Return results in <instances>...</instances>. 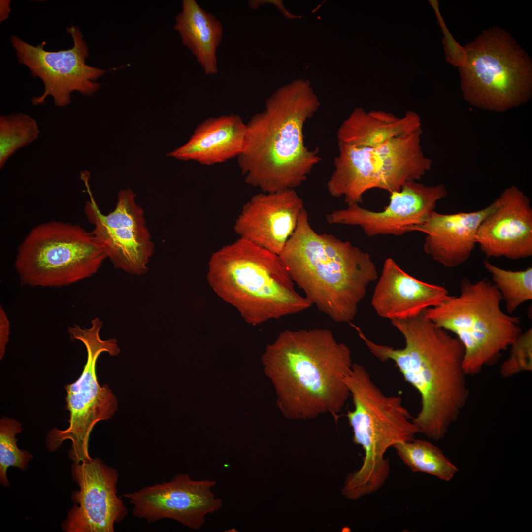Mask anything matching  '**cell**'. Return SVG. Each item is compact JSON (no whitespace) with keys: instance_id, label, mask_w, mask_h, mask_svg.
<instances>
[{"instance_id":"cell-1","label":"cell","mask_w":532,"mask_h":532,"mask_svg":"<svg viewBox=\"0 0 532 532\" xmlns=\"http://www.w3.org/2000/svg\"><path fill=\"white\" fill-rule=\"evenodd\" d=\"M405 340L402 348L378 344L354 325L360 338L382 362L392 360L404 379L418 392L421 408L412 419L418 432L428 438H443L468 399L463 367L464 348L448 331L425 317L391 321Z\"/></svg>"},{"instance_id":"cell-2","label":"cell","mask_w":532,"mask_h":532,"mask_svg":"<svg viewBox=\"0 0 532 532\" xmlns=\"http://www.w3.org/2000/svg\"><path fill=\"white\" fill-rule=\"evenodd\" d=\"M262 362L285 417L338 418L350 396L345 380L353 363L348 346L331 330H284L266 346Z\"/></svg>"},{"instance_id":"cell-3","label":"cell","mask_w":532,"mask_h":532,"mask_svg":"<svg viewBox=\"0 0 532 532\" xmlns=\"http://www.w3.org/2000/svg\"><path fill=\"white\" fill-rule=\"evenodd\" d=\"M320 103L310 82L298 79L277 89L265 109L246 124L244 144L237 157L245 182L262 192L295 189L321 160L305 145L304 127Z\"/></svg>"},{"instance_id":"cell-4","label":"cell","mask_w":532,"mask_h":532,"mask_svg":"<svg viewBox=\"0 0 532 532\" xmlns=\"http://www.w3.org/2000/svg\"><path fill=\"white\" fill-rule=\"evenodd\" d=\"M294 283L317 309L337 323H351L369 285L378 278L370 254L311 226L304 207L279 255Z\"/></svg>"},{"instance_id":"cell-5","label":"cell","mask_w":532,"mask_h":532,"mask_svg":"<svg viewBox=\"0 0 532 532\" xmlns=\"http://www.w3.org/2000/svg\"><path fill=\"white\" fill-rule=\"evenodd\" d=\"M207 279L216 294L253 326L312 305L295 290L278 255L241 238L212 254Z\"/></svg>"},{"instance_id":"cell-6","label":"cell","mask_w":532,"mask_h":532,"mask_svg":"<svg viewBox=\"0 0 532 532\" xmlns=\"http://www.w3.org/2000/svg\"><path fill=\"white\" fill-rule=\"evenodd\" d=\"M501 295L486 278L473 282L466 277L460 294L423 312L437 326L453 333L464 348L463 367L475 376L499 358L522 332L520 319L501 309Z\"/></svg>"},{"instance_id":"cell-7","label":"cell","mask_w":532,"mask_h":532,"mask_svg":"<svg viewBox=\"0 0 532 532\" xmlns=\"http://www.w3.org/2000/svg\"><path fill=\"white\" fill-rule=\"evenodd\" d=\"M458 67L463 97L476 107L503 112L532 96L531 59L502 29L485 30L464 47Z\"/></svg>"},{"instance_id":"cell-8","label":"cell","mask_w":532,"mask_h":532,"mask_svg":"<svg viewBox=\"0 0 532 532\" xmlns=\"http://www.w3.org/2000/svg\"><path fill=\"white\" fill-rule=\"evenodd\" d=\"M422 133L421 128L376 147L338 142L335 169L327 183L329 193L334 198L343 197L347 206L359 205L370 189L390 194L407 182L421 179L432 165L422 149Z\"/></svg>"},{"instance_id":"cell-9","label":"cell","mask_w":532,"mask_h":532,"mask_svg":"<svg viewBox=\"0 0 532 532\" xmlns=\"http://www.w3.org/2000/svg\"><path fill=\"white\" fill-rule=\"evenodd\" d=\"M107 258L91 232L51 221L33 228L19 245L15 267L22 284L69 285L95 274Z\"/></svg>"},{"instance_id":"cell-10","label":"cell","mask_w":532,"mask_h":532,"mask_svg":"<svg viewBox=\"0 0 532 532\" xmlns=\"http://www.w3.org/2000/svg\"><path fill=\"white\" fill-rule=\"evenodd\" d=\"M102 325V322L96 318L89 329L77 325L69 329L71 338L82 341L85 346L87 361L78 379L65 387L66 407L69 412L68 427L65 430L52 428L46 439L47 447L51 452L65 440H70L69 457L76 463L92 458L88 447L92 429L98 422L110 419L118 409L116 397L107 384L99 385L96 374V362L101 353L116 356L120 352L115 339L100 338Z\"/></svg>"},{"instance_id":"cell-11","label":"cell","mask_w":532,"mask_h":532,"mask_svg":"<svg viewBox=\"0 0 532 532\" xmlns=\"http://www.w3.org/2000/svg\"><path fill=\"white\" fill-rule=\"evenodd\" d=\"M354 408L346 414L353 441L370 459L382 458L397 443L414 439L418 432L399 396L385 395L361 365L354 363L345 380Z\"/></svg>"},{"instance_id":"cell-12","label":"cell","mask_w":532,"mask_h":532,"mask_svg":"<svg viewBox=\"0 0 532 532\" xmlns=\"http://www.w3.org/2000/svg\"><path fill=\"white\" fill-rule=\"evenodd\" d=\"M89 200L84 213L93 225L92 233L104 250L114 266L133 275H140L148 270L154 245L146 226L144 213L135 201L130 189L121 190L113 211L103 214L90 190L89 173H81Z\"/></svg>"},{"instance_id":"cell-13","label":"cell","mask_w":532,"mask_h":532,"mask_svg":"<svg viewBox=\"0 0 532 532\" xmlns=\"http://www.w3.org/2000/svg\"><path fill=\"white\" fill-rule=\"evenodd\" d=\"M66 31L71 36L73 46L58 51L45 50V41L33 46L18 37H11L18 62L26 66L32 75L40 78L44 84L43 94L31 99L33 105L43 104L49 95L53 98L56 106L65 107L71 103L72 92L91 96L100 88L96 80L106 70L86 63L88 49L79 29L72 25L67 27Z\"/></svg>"},{"instance_id":"cell-14","label":"cell","mask_w":532,"mask_h":532,"mask_svg":"<svg viewBox=\"0 0 532 532\" xmlns=\"http://www.w3.org/2000/svg\"><path fill=\"white\" fill-rule=\"evenodd\" d=\"M216 482L195 480L179 474L170 481L157 483L123 495L133 505V515L148 523L170 519L189 529H200L207 515L222 506L212 488Z\"/></svg>"},{"instance_id":"cell-15","label":"cell","mask_w":532,"mask_h":532,"mask_svg":"<svg viewBox=\"0 0 532 532\" xmlns=\"http://www.w3.org/2000/svg\"><path fill=\"white\" fill-rule=\"evenodd\" d=\"M71 475L79 489L72 493L74 505L62 524L66 532H113L127 514L117 495L119 474L99 458L71 466Z\"/></svg>"},{"instance_id":"cell-16","label":"cell","mask_w":532,"mask_h":532,"mask_svg":"<svg viewBox=\"0 0 532 532\" xmlns=\"http://www.w3.org/2000/svg\"><path fill=\"white\" fill-rule=\"evenodd\" d=\"M390 195L389 203L383 211H370L355 204L328 214L327 221L331 224L359 226L371 237L401 236L409 232L410 228L424 222L448 192L443 184L427 186L413 181Z\"/></svg>"},{"instance_id":"cell-17","label":"cell","mask_w":532,"mask_h":532,"mask_svg":"<svg viewBox=\"0 0 532 532\" xmlns=\"http://www.w3.org/2000/svg\"><path fill=\"white\" fill-rule=\"evenodd\" d=\"M478 229L476 242L487 258L511 260L532 256V208L529 198L514 185L495 200Z\"/></svg>"},{"instance_id":"cell-18","label":"cell","mask_w":532,"mask_h":532,"mask_svg":"<svg viewBox=\"0 0 532 532\" xmlns=\"http://www.w3.org/2000/svg\"><path fill=\"white\" fill-rule=\"evenodd\" d=\"M303 208V201L295 189L260 193L244 204L234 230L239 238L279 255Z\"/></svg>"},{"instance_id":"cell-19","label":"cell","mask_w":532,"mask_h":532,"mask_svg":"<svg viewBox=\"0 0 532 532\" xmlns=\"http://www.w3.org/2000/svg\"><path fill=\"white\" fill-rule=\"evenodd\" d=\"M451 296L445 287L412 277L388 258L384 261L371 303L379 316L391 321L416 317Z\"/></svg>"},{"instance_id":"cell-20","label":"cell","mask_w":532,"mask_h":532,"mask_svg":"<svg viewBox=\"0 0 532 532\" xmlns=\"http://www.w3.org/2000/svg\"><path fill=\"white\" fill-rule=\"evenodd\" d=\"M494 201L480 210L441 214L434 211L422 223L409 229L425 234L424 252L447 268H453L470 257L480 224L492 211Z\"/></svg>"},{"instance_id":"cell-21","label":"cell","mask_w":532,"mask_h":532,"mask_svg":"<svg viewBox=\"0 0 532 532\" xmlns=\"http://www.w3.org/2000/svg\"><path fill=\"white\" fill-rule=\"evenodd\" d=\"M246 124L238 115L210 117L199 124L185 144L167 154L209 166L238 157L243 148Z\"/></svg>"},{"instance_id":"cell-22","label":"cell","mask_w":532,"mask_h":532,"mask_svg":"<svg viewBox=\"0 0 532 532\" xmlns=\"http://www.w3.org/2000/svg\"><path fill=\"white\" fill-rule=\"evenodd\" d=\"M174 29L181 42L195 57L206 75L218 72L217 51L221 43V22L195 0H183L175 17Z\"/></svg>"},{"instance_id":"cell-23","label":"cell","mask_w":532,"mask_h":532,"mask_svg":"<svg viewBox=\"0 0 532 532\" xmlns=\"http://www.w3.org/2000/svg\"><path fill=\"white\" fill-rule=\"evenodd\" d=\"M422 128L419 115L407 112L403 117L383 111L355 109L340 125L338 142L356 146L376 147L394 138Z\"/></svg>"},{"instance_id":"cell-24","label":"cell","mask_w":532,"mask_h":532,"mask_svg":"<svg viewBox=\"0 0 532 532\" xmlns=\"http://www.w3.org/2000/svg\"><path fill=\"white\" fill-rule=\"evenodd\" d=\"M393 447L413 472L428 473L448 481L458 471L442 452L428 441L414 439L397 443Z\"/></svg>"},{"instance_id":"cell-25","label":"cell","mask_w":532,"mask_h":532,"mask_svg":"<svg viewBox=\"0 0 532 532\" xmlns=\"http://www.w3.org/2000/svg\"><path fill=\"white\" fill-rule=\"evenodd\" d=\"M493 283L499 291L509 314L525 302L532 299V267L512 271L499 267L487 260L483 262Z\"/></svg>"},{"instance_id":"cell-26","label":"cell","mask_w":532,"mask_h":532,"mask_svg":"<svg viewBox=\"0 0 532 532\" xmlns=\"http://www.w3.org/2000/svg\"><path fill=\"white\" fill-rule=\"evenodd\" d=\"M40 132L36 121L29 115L16 113L0 117V168L19 148L36 140Z\"/></svg>"},{"instance_id":"cell-27","label":"cell","mask_w":532,"mask_h":532,"mask_svg":"<svg viewBox=\"0 0 532 532\" xmlns=\"http://www.w3.org/2000/svg\"><path fill=\"white\" fill-rule=\"evenodd\" d=\"M22 431V425L15 419L3 417L0 420V482L9 486L7 471L9 467L25 470L33 456L28 451L20 450L15 436Z\"/></svg>"},{"instance_id":"cell-28","label":"cell","mask_w":532,"mask_h":532,"mask_svg":"<svg viewBox=\"0 0 532 532\" xmlns=\"http://www.w3.org/2000/svg\"><path fill=\"white\" fill-rule=\"evenodd\" d=\"M508 357L502 364L500 373L510 377L522 372L532 371V328L522 332L510 345Z\"/></svg>"},{"instance_id":"cell-29","label":"cell","mask_w":532,"mask_h":532,"mask_svg":"<svg viewBox=\"0 0 532 532\" xmlns=\"http://www.w3.org/2000/svg\"><path fill=\"white\" fill-rule=\"evenodd\" d=\"M10 332V322L3 308L0 307V359L4 356L5 348L8 341Z\"/></svg>"},{"instance_id":"cell-30","label":"cell","mask_w":532,"mask_h":532,"mask_svg":"<svg viewBox=\"0 0 532 532\" xmlns=\"http://www.w3.org/2000/svg\"><path fill=\"white\" fill-rule=\"evenodd\" d=\"M0 21H2L6 19L10 12V1L9 0H0Z\"/></svg>"}]
</instances>
